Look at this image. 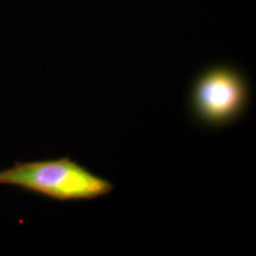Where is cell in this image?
<instances>
[{
	"mask_svg": "<svg viewBox=\"0 0 256 256\" xmlns=\"http://www.w3.org/2000/svg\"><path fill=\"white\" fill-rule=\"evenodd\" d=\"M190 110L203 126L220 128L241 119L250 102L248 80L226 63L212 64L198 74L190 89Z\"/></svg>",
	"mask_w": 256,
	"mask_h": 256,
	"instance_id": "2",
	"label": "cell"
},
{
	"mask_svg": "<svg viewBox=\"0 0 256 256\" xmlns=\"http://www.w3.org/2000/svg\"><path fill=\"white\" fill-rule=\"evenodd\" d=\"M0 185L34 192L55 200H92L110 194L114 184L69 156L14 162L0 171Z\"/></svg>",
	"mask_w": 256,
	"mask_h": 256,
	"instance_id": "1",
	"label": "cell"
}]
</instances>
